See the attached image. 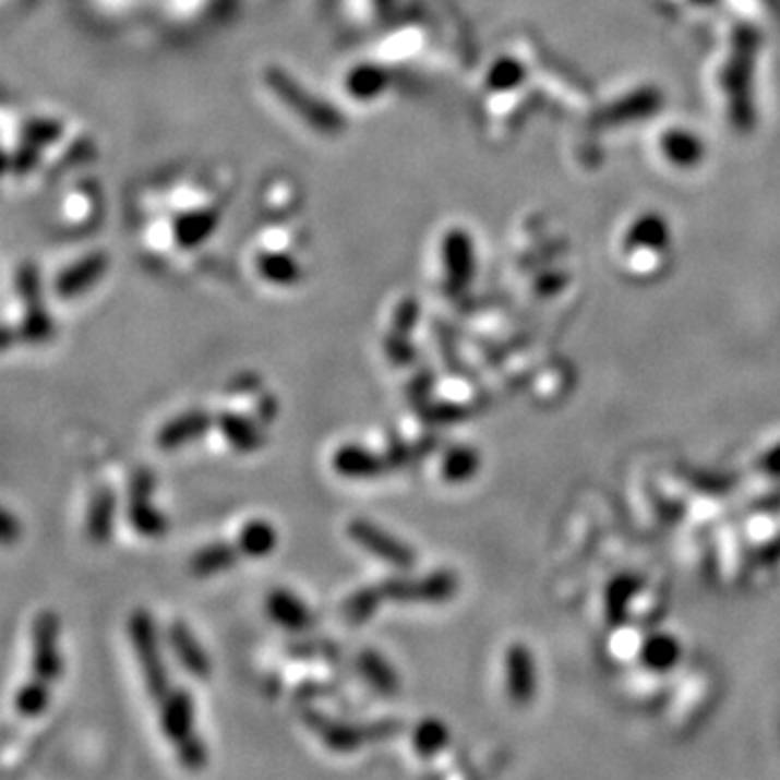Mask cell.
Masks as SVG:
<instances>
[{
    "label": "cell",
    "mask_w": 780,
    "mask_h": 780,
    "mask_svg": "<svg viewBox=\"0 0 780 780\" xmlns=\"http://www.w3.org/2000/svg\"><path fill=\"white\" fill-rule=\"evenodd\" d=\"M13 289L22 307V319L15 323L22 343L41 345L55 334V321L44 304V285L35 265L22 263L13 276Z\"/></svg>",
    "instance_id": "cell-5"
},
{
    "label": "cell",
    "mask_w": 780,
    "mask_h": 780,
    "mask_svg": "<svg viewBox=\"0 0 780 780\" xmlns=\"http://www.w3.org/2000/svg\"><path fill=\"white\" fill-rule=\"evenodd\" d=\"M384 599L393 603H443L458 590V577L452 571H432L423 577L393 575L380 584Z\"/></svg>",
    "instance_id": "cell-7"
},
{
    "label": "cell",
    "mask_w": 780,
    "mask_h": 780,
    "mask_svg": "<svg viewBox=\"0 0 780 780\" xmlns=\"http://www.w3.org/2000/svg\"><path fill=\"white\" fill-rule=\"evenodd\" d=\"M304 724L323 742L329 753L351 755L369 744H380L397 737L404 731V722L397 718H380L371 722H347L325 716L319 709L307 707L302 711Z\"/></svg>",
    "instance_id": "cell-3"
},
{
    "label": "cell",
    "mask_w": 780,
    "mask_h": 780,
    "mask_svg": "<svg viewBox=\"0 0 780 780\" xmlns=\"http://www.w3.org/2000/svg\"><path fill=\"white\" fill-rule=\"evenodd\" d=\"M163 635H165V644L171 650V655L176 657L178 665L189 676H193L197 681H206L211 676V672H213L211 657L204 650V646L197 641V637L189 624L176 619L167 624Z\"/></svg>",
    "instance_id": "cell-11"
},
{
    "label": "cell",
    "mask_w": 780,
    "mask_h": 780,
    "mask_svg": "<svg viewBox=\"0 0 780 780\" xmlns=\"http://www.w3.org/2000/svg\"><path fill=\"white\" fill-rule=\"evenodd\" d=\"M384 353L395 367H410L419 358V349L412 345L410 336L393 329L384 336Z\"/></svg>",
    "instance_id": "cell-28"
},
{
    "label": "cell",
    "mask_w": 780,
    "mask_h": 780,
    "mask_svg": "<svg viewBox=\"0 0 780 780\" xmlns=\"http://www.w3.org/2000/svg\"><path fill=\"white\" fill-rule=\"evenodd\" d=\"M332 468L338 477L351 481L377 479L391 470L386 456H380L360 443H345L336 447L332 454Z\"/></svg>",
    "instance_id": "cell-15"
},
{
    "label": "cell",
    "mask_w": 780,
    "mask_h": 780,
    "mask_svg": "<svg viewBox=\"0 0 780 780\" xmlns=\"http://www.w3.org/2000/svg\"><path fill=\"white\" fill-rule=\"evenodd\" d=\"M173 748H176V757H178L180 766L187 772H202L206 768L208 753H206V746H204V742H202V737L197 733L187 737L184 742L176 744Z\"/></svg>",
    "instance_id": "cell-29"
},
{
    "label": "cell",
    "mask_w": 780,
    "mask_h": 780,
    "mask_svg": "<svg viewBox=\"0 0 780 780\" xmlns=\"http://www.w3.org/2000/svg\"><path fill=\"white\" fill-rule=\"evenodd\" d=\"M263 391V377L256 371H243L237 373L228 384L226 393L228 395H259Z\"/></svg>",
    "instance_id": "cell-33"
},
{
    "label": "cell",
    "mask_w": 780,
    "mask_h": 780,
    "mask_svg": "<svg viewBox=\"0 0 780 780\" xmlns=\"http://www.w3.org/2000/svg\"><path fill=\"white\" fill-rule=\"evenodd\" d=\"M412 751L421 759H434L439 757L447 744H449V729L443 720L439 718H423L415 729H412Z\"/></svg>",
    "instance_id": "cell-24"
},
{
    "label": "cell",
    "mask_w": 780,
    "mask_h": 780,
    "mask_svg": "<svg viewBox=\"0 0 780 780\" xmlns=\"http://www.w3.org/2000/svg\"><path fill=\"white\" fill-rule=\"evenodd\" d=\"M156 705L158 727L169 744L176 746L187 737L195 735V700L187 687L173 685L167 696Z\"/></svg>",
    "instance_id": "cell-10"
},
{
    "label": "cell",
    "mask_w": 780,
    "mask_h": 780,
    "mask_svg": "<svg viewBox=\"0 0 780 780\" xmlns=\"http://www.w3.org/2000/svg\"><path fill=\"white\" fill-rule=\"evenodd\" d=\"M278 412H280V401H278V397H276L274 393H269V391L263 388V391L256 395L254 404H252V415H254V419L267 430V428L276 421Z\"/></svg>",
    "instance_id": "cell-32"
},
{
    "label": "cell",
    "mask_w": 780,
    "mask_h": 780,
    "mask_svg": "<svg viewBox=\"0 0 780 780\" xmlns=\"http://www.w3.org/2000/svg\"><path fill=\"white\" fill-rule=\"evenodd\" d=\"M118 516V494L111 485H98L87 503L85 536L92 544L105 547L113 540Z\"/></svg>",
    "instance_id": "cell-16"
},
{
    "label": "cell",
    "mask_w": 780,
    "mask_h": 780,
    "mask_svg": "<svg viewBox=\"0 0 780 780\" xmlns=\"http://www.w3.org/2000/svg\"><path fill=\"white\" fill-rule=\"evenodd\" d=\"M421 319V307L415 298H404L401 302H397L393 316H391V329L399 332V334H412L415 327L419 325Z\"/></svg>",
    "instance_id": "cell-31"
},
{
    "label": "cell",
    "mask_w": 780,
    "mask_h": 780,
    "mask_svg": "<svg viewBox=\"0 0 780 780\" xmlns=\"http://www.w3.org/2000/svg\"><path fill=\"white\" fill-rule=\"evenodd\" d=\"M434 384H436V382H434L432 373H430V371H421V373H417V375L410 380V384H408V397H410L412 401H417V406H419V404L428 401V395H430V391H432Z\"/></svg>",
    "instance_id": "cell-36"
},
{
    "label": "cell",
    "mask_w": 780,
    "mask_h": 780,
    "mask_svg": "<svg viewBox=\"0 0 780 780\" xmlns=\"http://www.w3.org/2000/svg\"><path fill=\"white\" fill-rule=\"evenodd\" d=\"M50 707V683L31 676L13 694V709L24 720L41 718Z\"/></svg>",
    "instance_id": "cell-23"
},
{
    "label": "cell",
    "mask_w": 780,
    "mask_h": 780,
    "mask_svg": "<svg viewBox=\"0 0 780 780\" xmlns=\"http://www.w3.org/2000/svg\"><path fill=\"white\" fill-rule=\"evenodd\" d=\"M384 599V592L377 586H364V588H358L356 592H351L345 603H343V616L347 623L353 624V626H360V624L369 623L375 612L380 610Z\"/></svg>",
    "instance_id": "cell-25"
},
{
    "label": "cell",
    "mask_w": 780,
    "mask_h": 780,
    "mask_svg": "<svg viewBox=\"0 0 780 780\" xmlns=\"http://www.w3.org/2000/svg\"><path fill=\"white\" fill-rule=\"evenodd\" d=\"M129 639H131L135 659L140 663L148 696L155 703H160L173 685L169 681V668H167L165 650H163L165 635H160V628L156 624L155 616L148 610L140 608V610H135L131 614V619H129Z\"/></svg>",
    "instance_id": "cell-4"
},
{
    "label": "cell",
    "mask_w": 780,
    "mask_h": 780,
    "mask_svg": "<svg viewBox=\"0 0 780 780\" xmlns=\"http://www.w3.org/2000/svg\"><path fill=\"white\" fill-rule=\"evenodd\" d=\"M300 232L296 226L267 224L256 230L254 241V272L272 287H298L304 278V267L298 259Z\"/></svg>",
    "instance_id": "cell-2"
},
{
    "label": "cell",
    "mask_w": 780,
    "mask_h": 780,
    "mask_svg": "<svg viewBox=\"0 0 780 780\" xmlns=\"http://www.w3.org/2000/svg\"><path fill=\"white\" fill-rule=\"evenodd\" d=\"M127 518L133 531L148 540H158L169 531L167 516L151 503V499H129Z\"/></svg>",
    "instance_id": "cell-22"
},
{
    "label": "cell",
    "mask_w": 780,
    "mask_h": 780,
    "mask_svg": "<svg viewBox=\"0 0 780 780\" xmlns=\"http://www.w3.org/2000/svg\"><path fill=\"white\" fill-rule=\"evenodd\" d=\"M237 547L248 560H265L278 547V529L265 518H250L237 533Z\"/></svg>",
    "instance_id": "cell-20"
},
{
    "label": "cell",
    "mask_w": 780,
    "mask_h": 780,
    "mask_svg": "<svg viewBox=\"0 0 780 780\" xmlns=\"http://www.w3.org/2000/svg\"><path fill=\"white\" fill-rule=\"evenodd\" d=\"M265 612L272 623L289 633H304L314 624L309 605L287 588H274L265 599Z\"/></svg>",
    "instance_id": "cell-18"
},
{
    "label": "cell",
    "mask_w": 780,
    "mask_h": 780,
    "mask_svg": "<svg viewBox=\"0 0 780 780\" xmlns=\"http://www.w3.org/2000/svg\"><path fill=\"white\" fill-rule=\"evenodd\" d=\"M386 460H388V467H391V470H395V468H401L406 467L408 465V460H410V456H412V452H410V447H408V443L399 436V432H388V441H386Z\"/></svg>",
    "instance_id": "cell-34"
},
{
    "label": "cell",
    "mask_w": 780,
    "mask_h": 780,
    "mask_svg": "<svg viewBox=\"0 0 780 780\" xmlns=\"http://www.w3.org/2000/svg\"><path fill=\"white\" fill-rule=\"evenodd\" d=\"M507 685H509V692L516 700H523L525 696H529V685H531V679H529V657L525 655L523 648H514L509 650V657H507Z\"/></svg>",
    "instance_id": "cell-27"
},
{
    "label": "cell",
    "mask_w": 780,
    "mask_h": 780,
    "mask_svg": "<svg viewBox=\"0 0 780 780\" xmlns=\"http://www.w3.org/2000/svg\"><path fill=\"white\" fill-rule=\"evenodd\" d=\"M347 538L369 555H373L377 562L408 573L417 566V551L397 538L395 533L386 531L384 527L375 525L369 518H353L347 523Z\"/></svg>",
    "instance_id": "cell-6"
},
{
    "label": "cell",
    "mask_w": 780,
    "mask_h": 780,
    "mask_svg": "<svg viewBox=\"0 0 780 780\" xmlns=\"http://www.w3.org/2000/svg\"><path fill=\"white\" fill-rule=\"evenodd\" d=\"M417 415L425 423H452L463 417V408L449 401H423L417 406Z\"/></svg>",
    "instance_id": "cell-30"
},
{
    "label": "cell",
    "mask_w": 780,
    "mask_h": 780,
    "mask_svg": "<svg viewBox=\"0 0 780 780\" xmlns=\"http://www.w3.org/2000/svg\"><path fill=\"white\" fill-rule=\"evenodd\" d=\"M107 269H109V256L105 252H89L79 261H74L72 265H65L57 274L52 283V291L63 302L76 300L85 296L89 289H94L103 280Z\"/></svg>",
    "instance_id": "cell-9"
},
{
    "label": "cell",
    "mask_w": 780,
    "mask_h": 780,
    "mask_svg": "<svg viewBox=\"0 0 780 780\" xmlns=\"http://www.w3.org/2000/svg\"><path fill=\"white\" fill-rule=\"evenodd\" d=\"M215 428L228 447L241 456H250L265 445V428L254 419V415L221 410L215 415Z\"/></svg>",
    "instance_id": "cell-14"
},
{
    "label": "cell",
    "mask_w": 780,
    "mask_h": 780,
    "mask_svg": "<svg viewBox=\"0 0 780 780\" xmlns=\"http://www.w3.org/2000/svg\"><path fill=\"white\" fill-rule=\"evenodd\" d=\"M479 470V456L472 447L456 445L445 452L441 460V475L447 483H463L475 477Z\"/></svg>",
    "instance_id": "cell-26"
},
{
    "label": "cell",
    "mask_w": 780,
    "mask_h": 780,
    "mask_svg": "<svg viewBox=\"0 0 780 780\" xmlns=\"http://www.w3.org/2000/svg\"><path fill=\"white\" fill-rule=\"evenodd\" d=\"M263 85L272 100L280 103V107L300 120L312 133L323 137H334L345 131V120L332 103L321 98L309 89L298 76H293L287 68L274 63L263 70Z\"/></svg>",
    "instance_id": "cell-1"
},
{
    "label": "cell",
    "mask_w": 780,
    "mask_h": 780,
    "mask_svg": "<svg viewBox=\"0 0 780 780\" xmlns=\"http://www.w3.org/2000/svg\"><path fill=\"white\" fill-rule=\"evenodd\" d=\"M241 557L243 555H241L237 542L232 544V542L215 540V542H208V544L200 547L191 555L189 571L197 579H208V577H215V575H221V573L235 568Z\"/></svg>",
    "instance_id": "cell-19"
},
{
    "label": "cell",
    "mask_w": 780,
    "mask_h": 780,
    "mask_svg": "<svg viewBox=\"0 0 780 780\" xmlns=\"http://www.w3.org/2000/svg\"><path fill=\"white\" fill-rule=\"evenodd\" d=\"M213 425H215V417L208 410L193 408L180 412L178 417L163 423V428L156 432V445L163 452H176L184 445L202 441Z\"/></svg>",
    "instance_id": "cell-13"
},
{
    "label": "cell",
    "mask_w": 780,
    "mask_h": 780,
    "mask_svg": "<svg viewBox=\"0 0 780 780\" xmlns=\"http://www.w3.org/2000/svg\"><path fill=\"white\" fill-rule=\"evenodd\" d=\"M98 206V193L89 187V182L76 184L68 191L59 204V217L65 228H85V224L94 217Z\"/></svg>",
    "instance_id": "cell-21"
},
{
    "label": "cell",
    "mask_w": 780,
    "mask_h": 780,
    "mask_svg": "<svg viewBox=\"0 0 780 780\" xmlns=\"http://www.w3.org/2000/svg\"><path fill=\"white\" fill-rule=\"evenodd\" d=\"M356 670L364 683L382 698H395L401 689V681L393 663L377 648H360L356 655Z\"/></svg>",
    "instance_id": "cell-17"
},
{
    "label": "cell",
    "mask_w": 780,
    "mask_h": 780,
    "mask_svg": "<svg viewBox=\"0 0 780 780\" xmlns=\"http://www.w3.org/2000/svg\"><path fill=\"white\" fill-rule=\"evenodd\" d=\"M61 623L52 610H41L31 624V676L46 683L59 681L63 672V659L59 648Z\"/></svg>",
    "instance_id": "cell-8"
},
{
    "label": "cell",
    "mask_w": 780,
    "mask_h": 780,
    "mask_svg": "<svg viewBox=\"0 0 780 780\" xmlns=\"http://www.w3.org/2000/svg\"><path fill=\"white\" fill-rule=\"evenodd\" d=\"M343 92L349 103L371 105L382 100L391 89V76L380 63L360 61L343 72Z\"/></svg>",
    "instance_id": "cell-12"
},
{
    "label": "cell",
    "mask_w": 780,
    "mask_h": 780,
    "mask_svg": "<svg viewBox=\"0 0 780 780\" xmlns=\"http://www.w3.org/2000/svg\"><path fill=\"white\" fill-rule=\"evenodd\" d=\"M0 533H2V542H4V544H11V542H15V540L20 538V520H17L9 509L2 512Z\"/></svg>",
    "instance_id": "cell-37"
},
{
    "label": "cell",
    "mask_w": 780,
    "mask_h": 780,
    "mask_svg": "<svg viewBox=\"0 0 780 780\" xmlns=\"http://www.w3.org/2000/svg\"><path fill=\"white\" fill-rule=\"evenodd\" d=\"M155 475L148 468H140L131 477L129 499H151L155 492Z\"/></svg>",
    "instance_id": "cell-35"
}]
</instances>
